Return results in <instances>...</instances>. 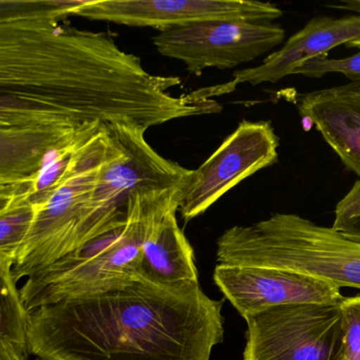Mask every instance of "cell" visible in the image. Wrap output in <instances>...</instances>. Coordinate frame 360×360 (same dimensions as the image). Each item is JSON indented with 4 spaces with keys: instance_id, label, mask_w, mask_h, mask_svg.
<instances>
[{
    "instance_id": "cell-9",
    "label": "cell",
    "mask_w": 360,
    "mask_h": 360,
    "mask_svg": "<svg viewBox=\"0 0 360 360\" xmlns=\"http://www.w3.org/2000/svg\"><path fill=\"white\" fill-rule=\"evenodd\" d=\"M278 147L271 122L242 121L198 169L191 170L179 206L183 220L204 214L240 182L277 163Z\"/></svg>"
},
{
    "instance_id": "cell-16",
    "label": "cell",
    "mask_w": 360,
    "mask_h": 360,
    "mask_svg": "<svg viewBox=\"0 0 360 360\" xmlns=\"http://www.w3.org/2000/svg\"><path fill=\"white\" fill-rule=\"evenodd\" d=\"M12 269L0 267V360H28L30 313L22 304Z\"/></svg>"
},
{
    "instance_id": "cell-22",
    "label": "cell",
    "mask_w": 360,
    "mask_h": 360,
    "mask_svg": "<svg viewBox=\"0 0 360 360\" xmlns=\"http://www.w3.org/2000/svg\"><path fill=\"white\" fill-rule=\"evenodd\" d=\"M347 48H357V49H360V39H357V41H353V43L347 44Z\"/></svg>"
},
{
    "instance_id": "cell-11",
    "label": "cell",
    "mask_w": 360,
    "mask_h": 360,
    "mask_svg": "<svg viewBox=\"0 0 360 360\" xmlns=\"http://www.w3.org/2000/svg\"><path fill=\"white\" fill-rule=\"evenodd\" d=\"M214 280L244 319L280 305L336 304L345 299L334 284L274 267L218 264Z\"/></svg>"
},
{
    "instance_id": "cell-10",
    "label": "cell",
    "mask_w": 360,
    "mask_h": 360,
    "mask_svg": "<svg viewBox=\"0 0 360 360\" xmlns=\"http://www.w3.org/2000/svg\"><path fill=\"white\" fill-rule=\"evenodd\" d=\"M283 12L250 0H83L72 16L164 32L214 20L273 24Z\"/></svg>"
},
{
    "instance_id": "cell-18",
    "label": "cell",
    "mask_w": 360,
    "mask_h": 360,
    "mask_svg": "<svg viewBox=\"0 0 360 360\" xmlns=\"http://www.w3.org/2000/svg\"><path fill=\"white\" fill-rule=\"evenodd\" d=\"M328 73H341L351 79V83L360 82V51L349 58L336 60L328 58V56L313 58L299 66L292 75H301L317 79Z\"/></svg>"
},
{
    "instance_id": "cell-24",
    "label": "cell",
    "mask_w": 360,
    "mask_h": 360,
    "mask_svg": "<svg viewBox=\"0 0 360 360\" xmlns=\"http://www.w3.org/2000/svg\"><path fill=\"white\" fill-rule=\"evenodd\" d=\"M355 84H357L358 86H360V82H357V83Z\"/></svg>"
},
{
    "instance_id": "cell-12",
    "label": "cell",
    "mask_w": 360,
    "mask_h": 360,
    "mask_svg": "<svg viewBox=\"0 0 360 360\" xmlns=\"http://www.w3.org/2000/svg\"><path fill=\"white\" fill-rule=\"evenodd\" d=\"M360 39V15L333 18L320 16L309 20L302 30L292 35L281 49L267 56L258 67L233 72L238 84L252 86L275 84L284 79L307 60L328 56L337 46Z\"/></svg>"
},
{
    "instance_id": "cell-21",
    "label": "cell",
    "mask_w": 360,
    "mask_h": 360,
    "mask_svg": "<svg viewBox=\"0 0 360 360\" xmlns=\"http://www.w3.org/2000/svg\"><path fill=\"white\" fill-rule=\"evenodd\" d=\"M328 8L337 10H347V11L355 12L360 15V0H345L335 5H328Z\"/></svg>"
},
{
    "instance_id": "cell-14",
    "label": "cell",
    "mask_w": 360,
    "mask_h": 360,
    "mask_svg": "<svg viewBox=\"0 0 360 360\" xmlns=\"http://www.w3.org/2000/svg\"><path fill=\"white\" fill-rule=\"evenodd\" d=\"M81 126L62 121L0 125V188L20 186L30 181L51 151Z\"/></svg>"
},
{
    "instance_id": "cell-17",
    "label": "cell",
    "mask_w": 360,
    "mask_h": 360,
    "mask_svg": "<svg viewBox=\"0 0 360 360\" xmlns=\"http://www.w3.org/2000/svg\"><path fill=\"white\" fill-rule=\"evenodd\" d=\"M34 217L35 207L31 204L0 210V267L13 269Z\"/></svg>"
},
{
    "instance_id": "cell-15",
    "label": "cell",
    "mask_w": 360,
    "mask_h": 360,
    "mask_svg": "<svg viewBox=\"0 0 360 360\" xmlns=\"http://www.w3.org/2000/svg\"><path fill=\"white\" fill-rule=\"evenodd\" d=\"M180 201L155 217L143 244L139 278L160 286L198 283L195 252L176 220Z\"/></svg>"
},
{
    "instance_id": "cell-3",
    "label": "cell",
    "mask_w": 360,
    "mask_h": 360,
    "mask_svg": "<svg viewBox=\"0 0 360 360\" xmlns=\"http://www.w3.org/2000/svg\"><path fill=\"white\" fill-rule=\"evenodd\" d=\"M184 186L138 193L127 222L33 274L20 288L27 311L67 299L119 290L139 279V263L149 227L160 210L181 201Z\"/></svg>"
},
{
    "instance_id": "cell-7",
    "label": "cell",
    "mask_w": 360,
    "mask_h": 360,
    "mask_svg": "<svg viewBox=\"0 0 360 360\" xmlns=\"http://www.w3.org/2000/svg\"><path fill=\"white\" fill-rule=\"evenodd\" d=\"M108 145L106 131L104 141L89 161L45 201L33 205L34 221L12 269L16 282L22 278L31 277L72 252L86 206L106 158Z\"/></svg>"
},
{
    "instance_id": "cell-13",
    "label": "cell",
    "mask_w": 360,
    "mask_h": 360,
    "mask_svg": "<svg viewBox=\"0 0 360 360\" xmlns=\"http://www.w3.org/2000/svg\"><path fill=\"white\" fill-rule=\"evenodd\" d=\"M297 108L347 169L360 180V86L355 83L301 94Z\"/></svg>"
},
{
    "instance_id": "cell-8",
    "label": "cell",
    "mask_w": 360,
    "mask_h": 360,
    "mask_svg": "<svg viewBox=\"0 0 360 360\" xmlns=\"http://www.w3.org/2000/svg\"><path fill=\"white\" fill-rule=\"evenodd\" d=\"M285 31L274 24L214 20L160 32L153 37L161 56L183 63L191 75L205 69L236 68L271 51L283 41Z\"/></svg>"
},
{
    "instance_id": "cell-1",
    "label": "cell",
    "mask_w": 360,
    "mask_h": 360,
    "mask_svg": "<svg viewBox=\"0 0 360 360\" xmlns=\"http://www.w3.org/2000/svg\"><path fill=\"white\" fill-rule=\"evenodd\" d=\"M83 0H0V125L126 123L149 129L222 111L227 84L174 96L176 77L145 70L103 32L62 27Z\"/></svg>"
},
{
    "instance_id": "cell-4",
    "label": "cell",
    "mask_w": 360,
    "mask_h": 360,
    "mask_svg": "<svg viewBox=\"0 0 360 360\" xmlns=\"http://www.w3.org/2000/svg\"><path fill=\"white\" fill-rule=\"evenodd\" d=\"M217 261L296 271L360 290V242L298 214L276 212L226 229L217 241Z\"/></svg>"
},
{
    "instance_id": "cell-20",
    "label": "cell",
    "mask_w": 360,
    "mask_h": 360,
    "mask_svg": "<svg viewBox=\"0 0 360 360\" xmlns=\"http://www.w3.org/2000/svg\"><path fill=\"white\" fill-rule=\"evenodd\" d=\"M343 339L342 360H360V294L341 302Z\"/></svg>"
},
{
    "instance_id": "cell-19",
    "label": "cell",
    "mask_w": 360,
    "mask_h": 360,
    "mask_svg": "<svg viewBox=\"0 0 360 360\" xmlns=\"http://www.w3.org/2000/svg\"><path fill=\"white\" fill-rule=\"evenodd\" d=\"M332 227L345 237L360 242V180L337 204Z\"/></svg>"
},
{
    "instance_id": "cell-6",
    "label": "cell",
    "mask_w": 360,
    "mask_h": 360,
    "mask_svg": "<svg viewBox=\"0 0 360 360\" xmlns=\"http://www.w3.org/2000/svg\"><path fill=\"white\" fill-rule=\"evenodd\" d=\"M341 302L280 305L250 316L243 360H342Z\"/></svg>"
},
{
    "instance_id": "cell-2",
    "label": "cell",
    "mask_w": 360,
    "mask_h": 360,
    "mask_svg": "<svg viewBox=\"0 0 360 360\" xmlns=\"http://www.w3.org/2000/svg\"><path fill=\"white\" fill-rule=\"evenodd\" d=\"M222 307L199 282L139 278L29 311L31 349L51 360H210L224 339Z\"/></svg>"
},
{
    "instance_id": "cell-23",
    "label": "cell",
    "mask_w": 360,
    "mask_h": 360,
    "mask_svg": "<svg viewBox=\"0 0 360 360\" xmlns=\"http://www.w3.org/2000/svg\"><path fill=\"white\" fill-rule=\"evenodd\" d=\"M35 360H51V359H48V358H45V357H41V356H37V359Z\"/></svg>"
},
{
    "instance_id": "cell-5",
    "label": "cell",
    "mask_w": 360,
    "mask_h": 360,
    "mask_svg": "<svg viewBox=\"0 0 360 360\" xmlns=\"http://www.w3.org/2000/svg\"><path fill=\"white\" fill-rule=\"evenodd\" d=\"M109 145L98 182L86 206L75 250L127 222L130 199L138 193L184 186L191 170L157 153L134 124H104Z\"/></svg>"
}]
</instances>
